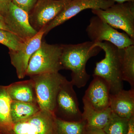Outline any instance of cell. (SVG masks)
Masks as SVG:
<instances>
[{"mask_svg":"<svg viewBox=\"0 0 134 134\" xmlns=\"http://www.w3.org/2000/svg\"><path fill=\"white\" fill-rule=\"evenodd\" d=\"M61 62L63 69L70 70L71 81L74 86L81 88L86 85L90 78L86 72V64L91 58L102 50L91 41L75 44H62Z\"/></svg>","mask_w":134,"mask_h":134,"instance_id":"1","label":"cell"},{"mask_svg":"<svg viewBox=\"0 0 134 134\" xmlns=\"http://www.w3.org/2000/svg\"><path fill=\"white\" fill-rule=\"evenodd\" d=\"M94 43L104 50L105 55L96 63L93 76L100 77L107 82L111 94L118 93L123 88L121 49L107 41Z\"/></svg>","mask_w":134,"mask_h":134,"instance_id":"2","label":"cell"},{"mask_svg":"<svg viewBox=\"0 0 134 134\" xmlns=\"http://www.w3.org/2000/svg\"><path fill=\"white\" fill-rule=\"evenodd\" d=\"M62 50V44H51L42 41L30 59L26 76L59 72L63 69L61 62Z\"/></svg>","mask_w":134,"mask_h":134,"instance_id":"3","label":"cell"},{"mask_svg":"<svg viewBox=\"0 0 134 134\" xmlns=\"http://www.w3.org/2000/svg\"><path fill=\"white\" fill-rule=\"evenodd\" d=\"M30 79L34 82L40 108L53 113L57 94L66 78L59 72H55L32 76Z\"/></svg>","mask_w":134,"mask_h":134,"instance_id":"4","label":"cell"},{"mask_svg":"<svg viewBox=\"0 0 134 134\" xmlns=\"http://www.w3.org/2000/svg\"><path fill=\"white\" fill-rule=\"evenodd\" d=\"M94 14L134 40V2L117 3L105 10L92 9Z\"/></svg>","mask_w":134,"mask_h":134,"instance_id":"5","label":"cell"},{"mask_svg":"<svg viewBox=\"0 0 134 134\" xmlns=\"http://www.w3.org/2000/svg\"><path fill=\"white\" fill-rule=\"evenodd\" d=\"M86 31L89 38L94 43L107 41L119 48L134 45V40L127 34L118 31L96 15L91 18Z\"/></svg>","mask_w":134,"mask_h":134,"instance_id":"6","label":"cell"},{"mask_svg":"<svg viewBox=\"0 0 134 134\" xmlns=\"http://www.w3.org/2000/svg\"><path fill=\"white\" fill-rule=\"evenodd\" d=\"M71 81L67 79L63 83L55 100L54 114L57 119L68 121L83 120L76 93Z\"/></svg>","mask_w":134,"mask_h":134,"instance_id":"7","label":"cell"},{"mask_svg":"<svg viewBox=\"0 0 134 134\" xmlns=\"http://www.w3.org/2000/svg\"><path fill=\"white\" fill-rule=\"evenodd\" d=\"M56 120L53 113L41 110L29 119L13 124L9 134H55Z\"/></svg>","mask_w":134,"mask_h":134,"instance_id":"8","label":"cell"},{"mask_svg":"<svg viewBox=\"0 0 134 134\" xmlns=\"http://www.w3.org/2000/svg\"><path fill=\"white\" fill-rule=\"evenodd\" d=\"M115 2L109 0H71L60 13L44 27L46 35L53 29L64 23L80 12L86 9L105 10Z\"/></svg>","mask_w":134,"mask_h":134,"instance_id":"9","label":"cell"},{"mask_svg":"<svg viewBox=\"0 0 134 134\" xmlns=\"http://www.w3.org/2000/svg\"><path fill=\"white\" fill-rule=\"evenodd\" d=\"M71 0H38L29 14L30 24L38 32L53 21Z\"/></svg>","mask_w":134,"mask_h":134,"instance_id":"10","label":"cell"},{"mask_svg":"<svg viewBox=\"0 0 134 134\" xmlns=\"http://www.w3.org/2000/svg\"><path fill=\"white\" fill-rule=\"evenodd\" d=\"M44 32L43 27L35 36L25 41L23 45L19 50H9L11 64L15 69L19 79H23L26 76L29 61L32 55L40 47Z\"/></svg>","mask_w":134,"mask_h":134,"instance_id":"11","label":"cell"},{"mask_svg":"<svg viewBox=\"0 0 134 134\" xmlns=\"http://www.w3.org/2000/svg\"><path fill=\"white\" fill-rule=\"evenodd\" d=\"M5 23L11 32L25 41L35 36L38 32L32 27L29 20V15L12 2L4 17Z\"/></svg>","mask_w":134,"mask_h":134,"instance_id":"12","label":"cell"},{"mask_svg":"<svg viewBox=\"0 0 134 134\" xmlns=\"http://www.w3.org/2000/svg\"><path fill=\"white\" fill-rule=\"evenodd\" d=\"M83 98L88 102L92 108L101 111L109 107L110 90L107 82L103 78L93 76Z\"/></svg>","mask_w":134,"mask_h":134,"instance_id":"13","label":"cell"},{"mask_svg":"<svg viewBox=\"0 0 134 134\" xmlns=\"http://www.w3.org/2000/svg\"><path fill=\"white\" fill-rule=\"evenodd\" d=\"M109 107L116 115L130 119L134 115V88L110 94Z\"/></svg>","mask_w":134,"mask_h":134,"instance_id":"14","label":"cell"},{"mask_svg":"<svg viewBox=\"0 0 134 134\" xmlns=\"http://www.w3.org/2000/svg\"><path fill=\"white\" fill-rule=\"evenodd\" d=\"M7 86L12 100L38 105L34 82L31 79L15 82Z\"/></svg>","mask_w":134,"mask_h":134,"instance_id":"15","label":"cell"},{"mask_svg":"<svg viewBox=\"0 0 134 134\" xmlns=\"http://www.w3.org/2000/svg\"><path fill=\"white\" fill-rule=\"evenodd\" d=\"M83 112L82 119L86 122L87 126L96 127L103 129L109 122L111 110L110 107L103 111H97L92 108L88 101L83 98Z\"/></svg>","mask_w":134,"mask_h":134,"instance_id":"16","label":"cell"},{"mask_svg":"<svg viewBox=\"0 0 134 134\" xmlns=\"http://www.w3.org/2000/svg\"><path fill=\"white\" fill-rule=\"evenodd\" d=\"M11 102L7 86L0 85V134H9L13 126L10 114Z\"/></svg>","mask_w":134,"mask_h":134,"instance_id":"17","label":"cell"},{"mask_svg":"<svg viewBox=\"0 0 134 134\" xmlns=\"http://www.w3.org/2000/svg\"><path fill=\"white\" fill-rule=\"evenodd\" d=\"M41 109L38 105L32 103L12 100L10 114L14 124L29 119Z\"/></svg>","mask_w":134,"mask_h":134,"instance_id":"18","label":"cell"},{"mask_svg":"<svg viewBox=\"0 0 134 134\" xmlns=\"http://www.w3.org/2000/svg\"><path fill=\"white\" fill-rule=\"evenodd\" d=\"M120 49L122 80L134 88V45Z\"/></svg>","mask_w":134,"mask_h":134,"instance_id":"19","label":"cell"},{"mask_svg":"<svg viewBox=\"0 0 134 134\" xmlns=\"http://www.w3.org/2000/svg\"><path fill=\"white\" fill-rule=\"evenodd\" d=\"M55 134H85L86 124L85 121H68L56 118Z\"/></svg>","mask_w":134,"mask_h":134,"instance_id":"20","label":"cell"},{"mask_svg":"<svg viewBox=\"0 0 134 134\" xmlns=\"http://www.w3.org/2000/svg\"><path fill=\"white\" fill-rule=\"evenodd\" d=\"M129 120L120 117L112 112L109 122L103 129L107 134H127Z\"/></svg>","mask_w":134,"mask_h":134,"instance_id":"21","label":"cell"},{"mask_svg":"<svg viewBox=\"0 0 134 134\" xmlns=\"http://www.w3.org/2000/svg\"><path fill=\"white\" fill-rule=\"evenodd\" d=\"M25 41L11 32L0 29V43L6 46L9 50H19Z\"/></svg>","mask_w":134,"mask_h":134,"instance_id":"22","label":"cell"},{"mask_svg":"<svg viewBox=\"0 0 134 134\" xmlns=\"http://www.w3.org/2000/svg\"><path fill=\"white\" fill-rule=\"evenodd\" d=\"M38 0H12V2L17 7L27 12L29 15L36 5Z\"/></svg>","mask_w":134,"mask_h":134,"instance_id":"23","label":"cell"},{"mask_svg":"<svg viewBox=\"0 0 134 134\" xmlns=\"http://www.w3.org/2000/svg\"><path fill=\"white\" fill-rule=\"evenodd\" d=\"M12 0H0V14L4 17L7 13Z\"/></svg>","mask_w":134,"mask_h":134,"instance_id":"24","label":"cell"},{"mask_svg":"<svg viewBox=\"0 0 134 134\" xmlns=\"http://www.w3.org/2000/svg\"><path fill=\"white\" fill-rule=\"evenodd\" d=\"M85 134H107L102 129L87 126L85 130Z\"/></svg>","mask_w":134,"mask_h":134,"instance_id":"25","label":"cell"},{"mask_svg":"<svg viewBox=\"0 0 134 134\" xmlns=\"http://www.w3.org/2000/svg\"><path fill=\"white\" fill-rule=\"evenodd\" d=\"M127 134H134V115L130 119L129 127Z\"/></svg>","mask_w":134,"mask_h":134,"instance_id":"26","label":"cell"},{"mask_svg":"<svg viewBox=\"0 0 134 134\" xmlns=\"http://www.w3.org/2000/svg\"><path fill=\"white\" fill-rule=\"evenodd\" d=\"M0 29H2V30H5L10 32L9 29L7 26L5 22L1 21V20H0Z\"/></svg>","mask_w":134,"mask_h":134,"instance_id":"27","label":"cell"},{"mask_svg":"<svg viewBox=\"0 0 134 134\" xmlns=\"http://www.w3.org/2000/svg\"><path fill=\"white\" fill-rule=\"evenodd\" d=\"M112 1L114 2H117V3H123L133 2H134V0H109Z\"/></svg>","mask_w":134,"mask_h":134,"instance_id":"28","label":"cell"},{"mask_svg":"<svg viewBox=\"0 0 134 134\" xmlns=\"http://www.w3.org/2000/svg\"><path fill=\"white\" fill-rule=\"evenodd\" d=\"M0 20L1 21H3L5 22V19H4V17L2 15H1L0 14Z\"/></svg>","mask_w":134,"mask_h":134,"instance_id":"29","label":"cell"}]
</instances>
